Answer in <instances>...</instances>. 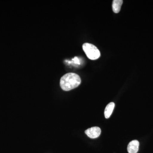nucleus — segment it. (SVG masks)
I'll use <instances>...</instances> for the list:
<instances>
[{
  "label": "nucleus",
  "mask_w": 153,
  "mask_h": 153,
  "mask_svg": "<svg viewBox=\"0 0 153 153\" xmlns=\"http://www.w3.org/2000/svg\"><path fill=\"white\" fill-rule=\"evenodd\" d=\"M81 80L78 74L68 73L62 76L60 80V86L63 90L68 91L78 87Z\"/></svg>",
  "instance_id": "obj_1"
},
{
  "label": "nucleus",
  "mask_w": 153,
  "mask_h": 153,
  "mask_svg": "<svg viewBox=\"0 0 153 153\" xmlns=\"http://www.w3.org/2000/svg\"><path fill=\"white\" fill-rule=\"evenodd\" d=\"M82 49L87 57L90 60H97L100 57L99 50L93 44L85 43L82 45Z\"/></svg>",
  "instance_id": "obj_2"
},
{
  "label": "nucleus",
  "mask_w": 153,
  "mask_h": 153,
  "mask_svg": "<svg viewBox=\"0 0 153 153\" xmlns=\"http://www.w3.org/2000/svg\"><path fill=\"white\" fill-rule=\"evenodd\" d=\"M101 129L98 127L90 128L85 131V134L90 138L94 139L98 137L101 134Z\"/></svg>",
  "instance_id": "obj_3"
},
{
  "label": "nucleus",
  "mask_w": 153,
  "mask_h": 153,
  "mask_svg": "<svg viewBox=\"0 0 153 153\" xmlns=\"http://www.w3.org/2000/svg\"><path fill=\"white\" fill-rule=\"evenodd\" d=\"M140 143L137 140L131 141L128 146L127 150L128 153H137L139 150Z\"/></svg>",
  "instance_id": "obj_4"
},
{
  "label": "nucleus",
  "mask_w": 153,
  "mask_h": 153,
  "mask_svg": "<svg viewBox=\"0 0 153 153\" xmlns=\"http://www.w3.org/2000/svg\"><path fill=\"white\" fill-rule=\"evenodd\" d=\"M114 106L115 104L113 102H110L105 107L104 111L105 117L106 118H109L110 117L111 115L112 114Z\"/></svg>",
  "instance_id": "obj_5"
},
{
  "label": "nucleus",
  "mask_w": 153,
  "mask_h": 153,
  "mask_svg": "<svg viewBox=\"0 0 153 153\" xmlns=\"http://www.w3.org/2000/svg\"><path fill=\"white\" fill-rule=\"evenodd\" d=\"M123 4L122 0H114L113 1V11L115 13H118L120 12L121 7Z\"/></svg>",
  "instance_id": "obj_6"
}]
</instances>
